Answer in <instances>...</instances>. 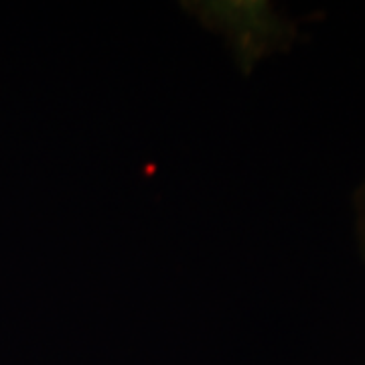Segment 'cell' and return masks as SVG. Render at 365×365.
Wrapping results in <instances>:
<instances>
[{"instance_id": "1", "label": "cell", "mask_w": 365, "mask_h": 365, "mask_svg": "<svg viewBox=\"0 0 365 365\" xmlns=\"http://www.w3.org/2000/svg\"><path fill=\"white\" fill-rule=\"evenodd\" d=\"M197 16L234 41L235 57L246 73L262 57L288 49L297 35L294 25L268 2L201 4Z\"/></svg>"}, {"instance_id": "2", "label": "cell", "mask_w": 365, "mask_h": 365, "mask_svg": "<svg viewBox=\"0 0 365 365\" xmlns=\"http://www.w3.org/2000/svg\"><path fill=\"white\" fill-rule=\"evenodd\" d=\"M353 205H355V232H357V242H359L361 256L365 258V179L357 187V191H355Z\"/></svg>"}]
</instances>
